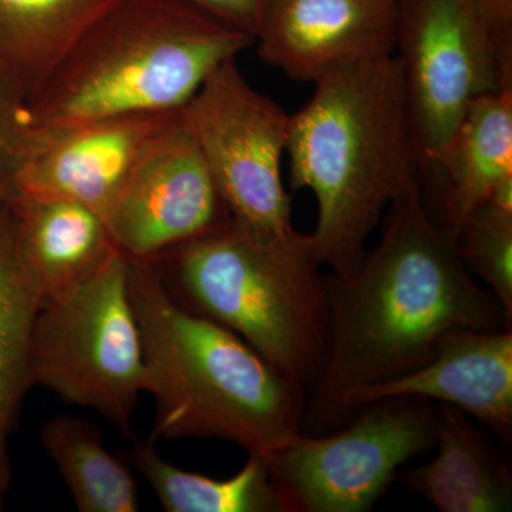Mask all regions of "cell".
Instances as JSON below:
<instances>
[{
	"label": "cell",
	"mask_w": 512,
	"mask_h": 512,
	"mask_svg": "<svg viewBox=\"0 0 512 512\" xmlns=\"http://www.w3.org/2000/svg\"><path fill=\"white\" fill-rule=\"evenodd\" d=\"M326 288L328 348L302 421L311 434L348 423L350 394L423 366L448 336L511 328L427 208L419 180L387 208L379 244L352 274L326 276Z\"/></svg>",
	"instance_id": "cell-1"
},
{
	"label": "cell",
	"mask_w": 512,
	"mask_h": 512,
	"mask_svg": "<svg viewBox=\"0 0 512 512\" xmlns=\"http://www.w3.org/2000/svg\"><path fill=\"white\" fill-rule=\"evenodd\" d=\"M292 190L318 200L311 234L320 264L348 276L394 198L419 180L412 124L396 56L343 64L315 82L289 116Z\"/></svg>",
	"instance_id": "cell-2"
},
{
	"label": "cell",
	"mask_w": 512,
	"mask_h": 512,
	"mask_svg": "<svg viewBox=\"0 0 512 512\" xmlns=\"http://www.w3.org/2000/svg\"><path fill=\"white\" fill-rule=\"evenodd\" d=\"M127 259L146 392L156 402L151 439L225 440L266 458L301 433L306 389L231 330L175 302L153 262Z\"/></svg>",
	"instance_id": "cell-3"
},
{
	"label": "cell",
	"mask_w": 512,
	"mask_h": 512,
	"mask_svg": "<svg viewBox=\"0 0 512 512\" xmlns=\"http://www.w3.org/2000/svg\"><path fill=\"white\" fill-rule=\"evenodd\" d=\"M178 0H116L28 103L36 127L180 111L210 74L254 46Z\"/></svg>",
	"instance_id": "cell-4"
},
{
	"label": "cell",
	"mask_w": 512,
	"mask_h": 512,
	"mask_svg": "<svg viewBox=\"0 0 512 512\" xmlns=\"http://www.w3.org/2000/svg\"><path fill=\"white\" fill-rule=\"evenodd\" d=\"M151 262L175 302L231 330L286 379L311 389L329 336L328 288L311 234L261 237L232 220Z\"/></svg>",
	"instance_id": "cell-5"
},
{
	"label": "cell",
	"mask_w": 512,
	"mask_h": 512,
	"mask_svg": "<svg viewBox=\"0 0 512 512\" xmlns=\"http://www.w3.org/2000/svg\"><path fill=\"white\" fill-rule=\"evenodd\" d=\"M32 376L35 386L133 437L146 363L128 259L119 249L89 278L43 303L33 329Z\"/></svg>",
	"instance_id": "cell-6"
},
{
	"label": "cell",
	"mask_w": 512,
	"mask_h": 512,
	"mask_svg": "<svg viewBox=\"0 0 512 512\" xmlns=\"http://www.w3.org/2000/svg\"><path fill=\"white\" fill-rule=\"evenodd\" d=\"M417 164L439 181L470 104L512 86L476 0H397L396 52Z\"/></svg>",
	"instance_id": "cell-7"
},
{
	"label": "cell",
	"mask_w": 512,
	"mask_h": 512,
	"mask_svg": "<svg viewBox=\"0 0 512 512\" xmlns=\"http://www.w3.org/2000/svg\"><path fill=\"white\" fill-rule=\"evenodd\" d=\"M355 414L343 429L301 431L264 458L289 512L370 511L400 468L436 444L439 412L427 400H383Z\"/></svg>",
	"instance_id": "cell-8"
},
{
	"label": "cell",
	"mask_w": 512,
	"mask_h": 512,
	"mask_svg": "<svg viewBox=\"0 0 512 512\" xmlns=\"http://www.w3.org/2000/svg\"><path fill=\"white\" fill-rule=\"evenodd\" d=\"M181 117L235 224L261 237L295 231L282 178L289 114L248 83L237 59L210 74Z\"/></svg>",
	"instance_id": "cell-9"
},
{
	"label": "cell",
	"mask_w": 512,
	"mask_h": 512,
	"mask_svg": "<svg viewBox=\"0 0 512 512\" xmlns=\"http://www.w3.org/2000/svg\"><path fill=\"white\" fill-rule=\"evenodd\" d=\"M103 220L114 247L141 261L232 222L181 114L138 163Z\"/></svg>",
	"instance_id": "cell-10"
},
{
	"label": "cell",
	"mask_w": 512,
	"mask_h": 512,
	"mask_svg": "<svg viewBox=\"0 0 512 512\" xmlns=\"http://www.w3.org/2000/svg\"><path fill=\"white\" fill-rule=\"evenodd\" d=\"M180 114H128L70 126H33L18 194L79 202L103 217L138 163Z\"/></svg>",
	"instance_id": "cell-11"
},
{
	"label": "cell",
	"mask_w": 512,
	"mask_h": 512,
	"mask_svg": "<svg viewBox=\"0 0 512 512\" xmlns=\"http://www.w3.org/2000/svg\"><path fill=\"white\" fill-rule=\"evenodd\" d=\"M397 0H268L258 55L289 79L315 83L356 62L396 52Z\"/></svg>",
	"instance_id": "cell-12"
},
{
	"label": "cell",
	"mask_w": 512,
	"mask_h": 512,
	"mask_svg": "<svg viewBox=\"0 0 512 512\" xmlns=\"http://www.w3.org/2000/svg\"><path fill=\"white\" fill-rule=\"evenodd\" d=\"M390 399L436 400L456 407L507 444L512 434L511 328L448 336L423 366L350 394L346 420L362 407Z\"/></svg>",
	"instance_id": "cell-13"
},
{
	"label": "cell",
	"mask_w": 512,
	"mask_h": 512,
	"mask_svg": "<svg viewBox=\"0 0 512 512\" xmlns=\"http://www.w3.org/2000/svg\"><path fill=\"white\" fill-rule=\"evenodd\" d=\"M8 205L20 259L43 303L89 278L117 251L103 217L79 202L20 192Z\"/></svg>",
	"instance_id": "cell-14"
},
{
	"label": "cell",
	"mask_w": 512,
	"mask_h": 512,
	"mask_svg": "<svg viewBox=\"0 0 512 512\" xmlns=\"http://www.w3.org/2000/svg\"><path fill=\"white\" fill-rule=\"evenodd\" d=\"M437 453L404 483L441 512H505L512 505L510 463L456 407L441 406Z\"/></svg>",
	"instance_id": "cell-15"
},
{
	"label": "cell",
	"mask_w": 512,
	"mask_h": 512,
	"mask_svg": "<svg viewBox=\"0 0 512 512\" xmlns=\"http://www.w3.org/2000/svg\"><path fill=\"white\" fill-rule=\"evenodd\" d=\"M512 178V86L470 104L441 165L440 224L456 239L468 214Z\"/></svg>",
	"instance_id": "cell-16"
},
{
	"label": "cell",
	"mask_w": 512,
	"mask_h": 512,
	"mask_svg": "<svg viewBox=\"0 0 512 512\" xmlns=\"http://www.w3.org/2000/svg\"><path fill=\"white\" fill-rule=\"evenodd\" d=\"M116 0H0V76L29 103Z\"/></svg>",
	"instance_id": "cell-17"
},
{
	"label": "cell",
	"mask_w": 512,
	"mask_h": 512,
	"mask_svg": "<svg viewBox=\"0 0 512 512\" xmlns=\"http://www.w3.org/2000/svg\"><path fill=\"white\" fill-rule=\"evenodd\" d=\"M43 301L20 259L13 212L0 207V510L12 484L9 439L32 389V340Z\"/></svg>",
	"instance_id": "cell-18"
},
{
	"label": "cell",
	"mask_w": 512,
	"mask_h": 512,
	"mask_svg": "<svg viewBox=\"0 0 512 512\" xmlns=\"http://www.w3.org/2000/svg\"><path fill=\"white\" fill-rule=\"evenodd\" d=\"M120 456L146 478L167 512H289L264 457L258 454H249L235 476L222 480L168 463L153 439L134 441Z\"/></svg>",
	"instance_id": "cell-19"
},
{
	"label": "cell",
	"mask_w": 512,
	"mask_h": 512,
	"mask_svg": "<svg viewBox=\"0 0 512 512\" xmlns=\"http://www.w3.org/2000/svg\"><path fill=\"white\" fill-rule=\"evenodd\" d=\"M40 443L56 464L80 512L138 511L133 468L104 447L96 424L83 417L56 416L40 431Z\"/></svg>",
	"instance_id": "cell-20"
},
{
	"label": "cell",
	"mask_w": 512,
	"mask_h": 512,
	"mask_svg": "<svg viewBox=\"0 0 512 512\" xmlns=\"http://www.w3.org/2000/svg\"><path fill=\"white\" fill-rule=\"evenodd\" d=\"M468 271L484 279L512 323V178L468 214L456 235Z\"/></svg>",
	"instance_id": "cell-21"
},
{
	"label": "cell",
	"mask_w": 512,
	"mask_h": 512,
	"mask_svg": "<svg viewBox=\"0 0 512 512\" xmlns=\"http://www.w3.org/2000/svg\"><path fill=\"white\" fill-rule=\"evenodd\" d=\"M33 131L28 103L0 76V207L18 195L20 173L32 144Z\"/></svg>",
	"instance_id": "cell-22"
},
{
	"label": "cell",
	"mask_w": 512,
	"mask_h": 512,
	"mask_svg": "<svg viewBox=\"0 0 512 512\" xmlns=\"http://www.w3.org/2000/svg\"><path fill=\"white\" fill-rule=\"evenodd\" d=\"M220 20L229 28L256 37L268 0H178Z\"/></svg>",
	"instance_id": "cell-23"
},
{
	"label": "cell",
	"mask_w": 512,
	"mask_h": 512,
	"mask_svg": "<svg viewBox=\"0 0 512 512\" xmlns=\"http://www.w3.org/2000/svg\"><path fill=\"white\" fill-rule=\"evenodd\" d=\"M488 28L505 74L512 77V0H476Z\"/></svg>",
	"instance_id": "cell-24"
}]
</instances>
